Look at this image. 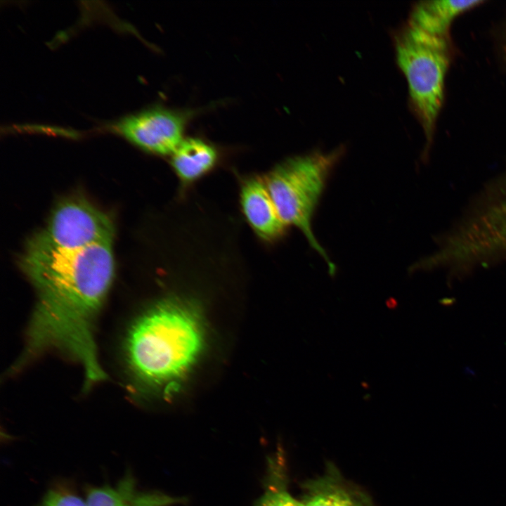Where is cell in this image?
<instances>
[{"instance_id": "cell-7", "label": "cell", "mask_w": 506, "mask_h": 506, "mask_svg": "<svg viewBox=\"0 0 506 506\" xmlns=\"http://www.w3.org/2000/svg\"><path fill=\"white\" fill-rule=\"evenodd\" d=\"M188 118L186 113L156 107L123 118L115 129L148 152L171 155L184 139Z\"/></svg>"}, {"instance_id": "cell-9", "label": "cell", "mask_w": 506, "mask_h": 506, "mask_svg": "<svg viewBox=\"0 0 506 506\" xmlns=\"http://www.w3.org/2000/svg\"><path fill=\"white\" fill-rule=\"evenodd\" d=\"M240 195L242 213L260 238L270 242L283 235L287 226L276 212L263 176H252L243 180Z\"/></svg>"}, {"instance_id": "cell-10", "label": "cell", "mask_w": 506, "mask_h": 506, "mask_svg": "<svg viewBox=\"0 0 506 506\" xmlns=\"http://www.w3.org/2000/svg\"><path fill=\"white\" fill-rule=\"evenodd\" d=\"M86 501L87 506H173L184 499L159 491H141L127 473L113 486L89 489Z\"/></svg>"}, {"instance_id": "cell-5", "label": "cell", "mask_w": 506, "mask_h": 506, "mask_svg": "<svg viewBox=\"0 0 506 506\" xmlns=\"http://www.w3.org/2000/svg\"><path fill=\"white\" fill-rule=\"evenodd\" d=\"M111 218L83 197L63 200L53 209L46 226L30 240L58 249H77L111 243L115 236Z\"/></svg>"}, {"instance_id": "cell-12", "label": "cell", "mask_w": 506, "mask_h": 506, "mask_svg": "<svg viewBox=\"0 0 506 506\" xmlns=\"http://www.w3.org/2000/svg\"><path fill=\"white\" fill-rule=\"evenodd\" d=\"M171 156V166L183 186L209 172L218 158L214 147L198 138L183 139Z\"/></svg>"}, {"instance_id": "cell-1", "label": "cell", "mask_w": 506, "mask_h": 506, "mask_svg": "<svg viewBox=\"0 0 506 506\" xmlns=\"http://www.w3.org/2000/svg\"><path fill=\"white\" fill-rule=\"evenodd\" d=\"M112 247L103 243L58 249L29 240L20 265L37 301L25 356L58 350L82 365L88 382L105 378L93 332L115 275Z\"/></svg>"}, {"instance_id": "cell-2", "label": "cell", "mask_w": 506, "mask_h": 506, "mask_svg": "<svg viewBox=\"0 0 506 506\" xmlns=\"http://www.w3.org/2000/svg\"><path fill=\"white\" fill-rule=\"evenodd\" d=\"M193 309L186 301L170 297L133 325L126 351L129 365L140 382L169 391L194 364L202 347L203 332Z\"/></svg>"}, {"instance_id": "cell-3", "label": "cell", "mask_w": 506, "mask_h": 506, "mask_svg": "<svg viewBox=\"0 0 506 506\" xmlns=\"http://www.w3.org/2000/svg\"><path fill=\"white\" fill-rule=\"evenodd\" d=\"M341 151L315 152L289 158L263 178L276 212L286 226L299 228L311 247L325 261L333 275L335 266L316 239L311 219L327 177Z\"/></svg>"}, {"instance_id": "cell-14", "label": "cell", "mask_w": 506, "mask_h": 506, "mask_svg": "<svg viewBox=\"0 0 506 506\" xmlns=\"http://www.w3.org/2000/svg\"><path fill=\"white\" fill-rule=\"evenodd\" d=\"M37 506H87L74 491L64 486H57L47 491Z\"/></svg>"}, {"instance_id": "cell-11", "label": "cell", "mask_w": 506, "mask_h": 506, "mask_svg": "<svg viewBox=\"0 0 506 506\" xmlns=\"http://www.w3.org/2000/svg\"><path fill=\"white\" fill-rule=\"evenodd\" d=\"M482 0H432L417 4L408 23L427 32L448 37L456 17L479 4Z\"/></svg>"}, {"instance_id": "cell-13", "label": "cell", "mask_w": 506, "mask_h": 506, "mask_svg": "<svg viewBox=\"0 0 506 506\" xmlns=\"http://www.w3.org/2000/svg\"><path fill=\"white\" fill-rule=\"evenodd\" d=\"M264 491L256 506H303L288 488L287 467L282 450L270 458Z\"/></svg>"}, {"instance_id": "cell-8", "label": "cell", "mask_w": 506, "mask_h": 506, "mask_svg": "<svg viewBox=\"0 0 506 506\" xmlns=\"http://www.w3.org/2000/svg\"><path fill=\"white\" fill-rule=\"evenodd\" d=\"M302 491L303 506H373L370 495L345 479L331 462L320 475L304 482Z\"/></svg>"}, {"instance_id": "cell-6", "label": "cell", "mask_w": 506, "mask_h": 506, "mask_svg": "<svg viewBox=\"0 0 506 506\" xmlns=\"http://www.w3.org/2000/svg\"><path fill=\"white\" fill-rule=\"evenodd\" d=\"M465 214L479 252L495 265L506 264V168L472 198Z\"/></svg>"}, {"instance_id": "cell-4", "label": "cell", "mask_w": 506, "mask_h": 506, "mask_svg": "<svg viewBox=\"0 0 506 506\" xmlns=\"http://www.w3.org/2000/svg\"><path fill=\"white\" fill-rule=\"evenodd\" d=\"M448 40L409 23L395 39L397 63L406 79L411 105L426 136L427 151L443 100L450 63Z\"/></svg>"}]
</instances>
